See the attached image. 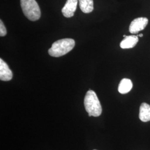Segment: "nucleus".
I'll return each instance as SVG.
<instances>
[{
	"label": "nucleus",
	"instance_id": "3",
	"mask_svg": "<svg viewBox=\"0 0 150 150\" xmlns=\"http://www.w3.org/2000/svg\"><path fill=\"white\" fill-rule=\"evenodd\" d=\"M21 6L23 14L32 21L40 19L41 10L36 0H21Z\"/></svg>",
	"mask_w": 150,
	"mask_h": 150
},
{
	"label": "nucleus",
	"instance_id": "12",
	"mask_svg": "<svg viewBox=\"0 0 150 150\" xmlns=\"http://www.w3.org/2000/svg\"><path fill=\"white\" fill-rule=\"evenodd\" d=\"M139 37H142L143 36V34H142V33H141V34H139Z\"/></svg>",
	"mask_w": 150,
	"mask_h": 150
},
{
	"label": "nucleus",
	"instance_id": "2",
	"mask_svg": "<svg viewBox=\"0 0 150 150\" xmlns=\"http://www.w3.org/2000/svg\"><path fill=\"white\" fill-rule=\"evenodd\" d=\"M84 105L88 116L98 117L102 113V107L96 93L92 90L87 92L84 99Z\"/></svg>",
	"mask_w": 150,
	"mask_h": 150
},
{
	"label": "nucleus",
	"instance_id": "7",
	"mask_svg": "<svg viewBox=\"0 0 150 150\" xmlns=\"http://www.w3.org/2000/svg\"><path fill=\"white\" fill-rule=\"evenodd\" d=\"M139 35L126 36L120 43L121 48L123 49L134 47L139 41Z\"/></svg>",
	"mask_w": 150,
	"mask_h": 150
},
{
	"label": "nucleus",
	"instance_id": "6",
	"mask_svg": "<svg viewBox=\"0 0 150 150\" xmlns=\"http://www.w3.org/2000/svg\"><path fill=\"white\" fill-rule=\"evenodd\" d=\"M12 79V72L8 64L1 59H0V79L3 81H8Z\"/></svg>",
	"mask_w": 150,
	"mask_h": 150
},
{
	"label": "nucleus",
	"instance_id": "13",
	"mask_svg": "<svg viewBox=\"0 0 150 150\" xmlns=\"http://www.w3.org/2000/svg\"></svg>",
	"mask_w": 150,
	"mask_h": 150
},
{
	"label": "nucleus",
	"instance_id": "4",
	"mask_svg": "<svg viewBox=\"0 0 150 150\" xmlns=\"http://www.w3.org/2000/svg\"><path fill=\"white\" fill-rule=\"evenodd\" d=\"M148 22V19L146 17H139L134 19L129 25V31L133 34L137 33L140 31L145 29Z\"/></svg>",
	"mask_w": 150,
	"mask_h": 150
},
{
	"label": "nucleus",
	"instance_id": "9",
	"mask_svg": "<svg viewBox=\"0 0 150 150\" xmlns=\"http://www.w3.org/2000/svg\"><path fill=\"white\" fill-rule=\"evenodd\" d=\"M133 86L132 82L128 79H123L121 81L118 87V92L121 94H126L131 90Z\"/></svg>",
	"mask_w": 150,
	"mask_h": 150
},
{
	"label": "nucleus",
	"instance_id": "10",
	"mask_svg": "<svg viewBox=\"0 0 150 150\" xmlns=\"http://www.w3.org/2000/svg\"><path fill=\"white\" fill-rule=\"evenodd\" d=\"M81 11L85 13H90L93 10V0H79Z\"/></svg>",
	"mask_w": 150,
	"mask_h": 150
},
{
	"label": "nucleus",
	"instance_id": "11",
	"mask_svg": "<svg viewBox=\"0 0 150 150\" xmlns=\"http://www.w3.org/2000/svg\"><path fill=\"white\" fill-rule=\"evenodd\" d=\"M7 34V30L2 20L0 21V36L4 37Z\"/></svg>",
	"mask_w": 150,
	"mask_h": 150
},
{
	"label": "nucleus",
	"instance_id": "5",
	"mask_svg": "<svg viewBox=\"0 0 150 150\" xmlns=\"http://www.w3.org/2000/svg\"><path fill=\"white\" fill-rule=\"evenodd\" d=\"M78 0H67L66 4L62 9L63 15L67 18H70L74 15L77 8Z\"/></svg>",
	"mask_w": 150,
	"mask_h": 150
},
{
	"label": "nucleus",
	"instance_id": "8",
	"mask_svg": "<svg viewBox=\"0 0 150 150\" xmlns=\"http://www.w3.org/2000/svg\"><path fill=\"white\" fill-rule=\"evenodd\" d=\"M139 118L142 122H146L150 121V105L146 103H142L139 107Z\"/></svg>",
	"mask_w": 150,
	"mask_h": 150
},
{
	"label": "nucleus",
	"instance_id": "1",
	"mask_svg": "<svg viewBox=\"0 0 150 150\" xmlns=\"http://www.w3.org/2000/svg\"><path fill=\"white\" fill-rule=\"evenodd\" d=\"M75 40L71 38H64L54 42L48 50V54L55 57L62 56L69 53L75 47Z\"/></svg>",
	"mask_w": 150,
	"mask_h": 150
}]
</instances>
